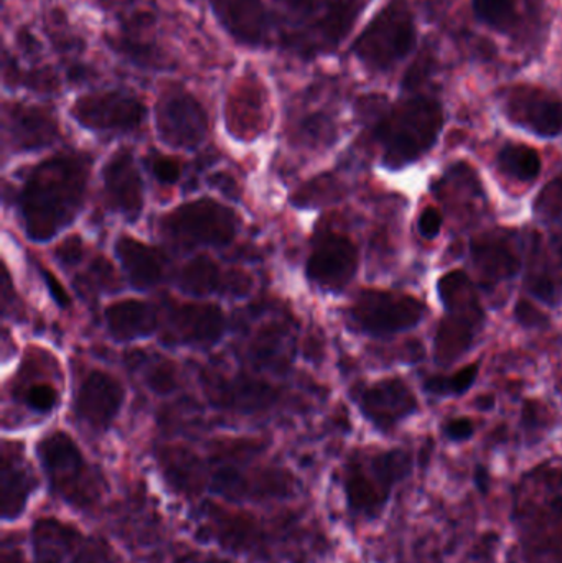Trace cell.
<instances>
[{
  "label": "cell",
  "mask_w": 562,
  "mask_h": 563,
  "mask_svg": "<svg viewBox=\"0 0 562 563\" xmlns=\"http://www.w3.org/2000/svg\"><path fill=\"white\" fill-rule=\"evenodd\" d=\"M518 563H562V466L540 465L511 492Z\"/></svg>",
  "instance_id": "6da1fadb"
},
{
  "label": "cell",
  "mask_w": 562,
  "mask_h": 563,
  "mask_svg": "<svg viewBox=\"0 0 562 563\" xmlns=\"http://www.w3.org/2000/svg\"><path fill=\"white\" fill-rule=\"evenodd\" d=\"M88 167L78 155H56L40 164L20 197L25 231L32 240H52L81 210Z\"/></svg>",
  "instance_id": "7a4b0ae2"
},
{
  "label": "cell",
  "mask_w": 562,
  "mask_h": 563,
  "mask_svg": "<svg viewBox=\"0 0 562 563\" xmlns=\"http://www.w3.org/2000/svg\"><path fill=\"white\" fill-rule=\"evenodd\" d=\"M444 128V111L436 99L416 96L389 111L376 125V139L389 168H403L428 154Z\"/></svg>",
  "instance_id": "3957f363"
},
{
  "label": "cell",
  "mask_w": 562,
  "mask_h": 563,
  "mask_svg": "<svg viewBox=\"0 0 562 563\" xmlns=\"http://www.w3.org/2000/svg\"><path fill=\"white\" fill-rule=\"evenodd\" d=\"M415 459L403 449L385 450L350 460L343 473L346 506L359 518H379L399 483L411 476Z\"/></svg>",
  "instance_id": "277c9868"
},
{
  "label": "cell",
  "mask_w": 562,
  "mask_h": 563,
  "mask_svg": "<svg viewBox=\"0 0 562 563\" xmlns=\"http://www.w3.org/2000/svg\"><path fill=\"white\" fill-rule=\"evenodd\" d=\"M40 462L53 493L76 509H89L99 499V486L71 437L49 433L38 443Z\"/></svg>",
  "instance_id": "5b68a950"
},
{
  "label": "cell",
  "mask_w": 562,
  "mask_h": 563,
  "mask_svg": "<svg viewBox=\"0 0 562 563\" xmlns=\"http://www.w3.org/2000/svg\"><path fill=\"white\" fill-rule=\"evenodd\" d=\"M416 29L406 0H392L353 43L352 52L366 68L386 71L415 48Z\"/></svg>",
  "instance_id": "8992f818"
},
{
  "label": "cell",
  "mask_w": 562,
  "mask_h": 563,
  "mask_svg": "<svg viewBox=\"0 0 562 563\" xmlns=\"http://www.w3.org/2000/svg\"><path fill=\"white\" fill-rule=\"evenodd\" d=\"M350 313L360 330L373 336H388L418 327L426 317V305L408 294L365 290Z\"/></svg>",
  "instance_id": "52a82bcc"
},
{
  "label": "cell",
  "mask_w": 562,
  "mask_h": 563,
  "mask_svg": "<svg viewBox=\"0 0 562 563\" xmlns=\"http://www.w3.org/2000/svg\"><path fill=\"white\" fill-rule=\"evenodd\" d=\"M236 224L233 210L208 198L181 205L164 221L165 231L180 243L210 246L230 243L236 233Z\"/></svg>",
  "instance_id": "ba28073f"
},
{
  "label": "cell",
  "mask_w": 562,
  "mask_h": 563,
  "mask_svg": "<svg viewBox=\"0 0 562 563\" xmlns=\"http://www.w3.org/2000/svg\"><path fill=\"white\" fill-rule=\"evenodd\" d=\"M155 128L161 141L170 147L195 148L207 137V111L187 89L172 86L155 104Z\"/></svg>",
  "instance_id": "9c48e42d"
},
{
  "label": "cell",
  "mask_w": 562,
  "mask_h": 563,
  "mask_svg": "<svg viewBox=\"0 0 562 563\" xmlns=\"http://www.w3.org/2000/svg\"><path fill=\"white\" fill-rule=\"evenodd\" d=\"M145 112L141 99L121 89L81 96L71 108L78 124L99 132L134 131L144 121Z\"/></svg>",
  "instance_id": "30bf717a"
},
{
  "label": "cell",
  "mask_w": 562,
  "mask_h": 563,
  "mask_svg": "<svg viewBox=\"0 0 562 563\" xmlns=\"http://www.w3.org/2000/svg\"><path fill=\"white\" fill-rule=\"evenodd\" d=\"M360 10L362 5L356 0H330L323 12L304 32L284 36V43L300 56L335 48L353 29Z\"/></svg>",
  "instance_id": "8fae6325"
},
{
  "label": "cell",
  "mask_w": 562,
  "mask_h": 563,
  "mask_svg": "<svg viewBox=\"0 0 562 563\" xmlns=\"http://www.w3.org/2000/svg\"><path fill=\"white\" fill-rule=\"evenodd\" d=\"M211 12L221 29L250 48L271 45L274 19L263 0H211Z\"/></svg>",
  "instance_id": "7c38bea8"
},
{
  "label": "cell",
  "mask_w": 562,
  "mask_h": 563,
  "mask_svg": "<svg viewBox=\"0 0 562 563\" xmlns=\"http://www.w3.org/2000/svg\"><path fill=\"white\" fill-rule=\"evenodd\" d=\"M356 271L359 250L350 238L339 233L323 234L307 261V276L329 290L345 288Z\"/></svg>",
  "instance_id": "4fadbf2b"
},
{
  "label": "cell",
  "mask_w": 562,
  "mask_h": 563,
  "mask_svg": "<svg viewBox=\"0 0 562 563\" xmlns=\"http://www.w3.org/2000/svg\"><path fill=\"white\" fill-rule=\"evenodd\" d=\"M360 406L366 419L383 432H392L419 409L411 387L398 377L373 384L362 394Z\"/></svg>",
  "instance_id": "5bb4252c"
},
{
  "label": "cell",
  "mask_w": 562,
  "mask_h": 563,
  "mask_svg": "<svg viewBox=\"0 0 562 563\" xmlns=\"http://www.w3.org/2000/svg\"><path fill=\"white\" fill-rule=\"evenodd\" d=\"M507 112L515 124L540 137H557L562 132V101L541 89H515L508 98Z\"/></svg>",
  "instance_id": "9a60e30c"
},
{
  "label": "cell",
  "mask_w": 562,
  "mask_h": 563,
  "mask_svg": "<svg viewBox=\"0 0 562 563\" xmlns=\"http://www.w3.org/2000/svg\"><path fill=\"white\" fill-rule=\"evenodd\" d=\"M124 402V389L121 384L102 371H92L76 399V413L88 426L96 430H104L121 410Z\"/></svg>",
  "instance_id": "2e32d148"
},
{
  "label": "cell",
  "mask_w": 562,
  "mask_h": 563,
  "mask_svg": "<svg viewBox=\"0 0 562 563\" xmlns=\"http://www.w3.org/2000/svg\"><path fill=\"white\" fill-rule=\"evenodd\" d=\"M472 263L487 285L511 280L521 271V260L505 233H485L471 243Z\"/></svg>",
  "instance_id": "e0dca14e"
},
{
  "label": "cell",
  "mask_w": 562,
  "mask_h": 563,
  "mask_svg": "<svg viewBox=\"0 0 562 563\" xmlns=\"http://www.w3.org/2000/svg\"><path fill=\"white\" fill-rule=\"evenodd\" d=\"M102 175L109 203L129 220H137L144 207V185L131 154L122 151L112 155Z\"/></svg>",
  "instance_id": "ac0fdd59"
},
{
  "label": "cell",
  "mask_w": 562,
  "mask_h": 563,
  "mask_svg": "<svg viewBox=\"0 0 562 563\" xmlns=\"http://www.w3.org/2000/svg\"><path fill=\"white\" fill-rule=\"evenodd\" d=\"M36 479L29 463L15 446H3L2 468H0V499L2 518L13 521L20 518L29 505L30 496L35 492Z\"/></svg>",
  "instance_id": "d6986e66"
},
{
  "label": "cell",
  "mask_w": 562,
  "mask_h": 563,
  "mask_svg": "<svg viewBox=\"0 0 562 563\" xmlns=\"http://www.w3.org/2000/svg\"><path fill=\"white\" fill-rule=\"evenodd\" d=\"M5 129L13 147L20 151L46 147L58 135V124L49 112L19 102L5 106Z\"/></svg>",
  "instance_id": "ffe728a7"
},
{
  "label": "cell",
  "mask_w": 562,
  "mask_h": 563,
  "mask_svg": "<svg viewBox=\"0 0 562 563\" xmlns=\"http://www.w3.org/2000/svg\"><path fill=\"white\" fill-rule=\"evenodd\" d=\"M172 327L185 343H214L223 334V311L218 305L185 303L172 311Z\"/></svg>",
  "instance_id": "44dd1931"
},
{
  "label": "cell",
  "mask_w": 562,
  "mask_h": 563,
  "mask_svg": "<svg viewBox=\"0 0 562 563\" xmlns=\"http://www.w3.org/2000/svg\"><path fill=\"white\" fill-rule=\"evenodd\" d=\"M78 529L55 518H43L32 528L33 563H65L79 544Z\"/></svg>",
  "instance_id": "7402d4cb"
},
{
  "label": "cell",
  "mask_w": 562,
  "mask_h": 563,
  "mask_svg": "<svg viewBox=\"0 0 562 563\" xmlns=\"http://www.w3.org/2000/svg\"><path fill=\"white\" fill-rule=\"evenodd\" d=\"M484 321L461 314L445 313L438 327L434 340V357L439 366H451L461 360L477 338Z\"/></svg>",
  "instance_id": "603a6c76"
},
{
  "label": "cell",
  "mask_w": 562,
  "mask_h": 563,
  "mask_svg": "<svg viewBox=\"0 0 562 563\" xmlns=\"http://www.w3.org/2000/svg\"><path fill=\"white\" fill-rule=\"evenodd\" d=\"M115 253L134 287L144 290V288L154 287L162 279L164 263L154 247L134 238L124 236L115 244Z\"/></svg>",
  "instance_id": "cb8c5ba5"
},
{
  "label": "cell",
  "mask_w": 562,
  "mask_h": 563,
  "mask_svg": "<svg viewBox=\"0 0 562 563\" xmlns=\"http://www.w3.org/2000/svg\"><path fill=\"white\" fill-rule=\"evenodd\" d=\"M106 321L112 336L129 341L154 333L157 328V313L145 301L128 298L115 301L106 310Z\"/></svg>",
  "instance_id": "d4e9b609"
},
{
  "label": "cell",
  "mask_w": 562,
  "mask_h": 563,
  "mask_svg": "<svg viewBox=\"0 0 562 563\" xmlns=\"http://www.w3.org/2000/svg\"><path fill=\"white\" fill-rule=\"evenodd\" d=\"M439 298L444 305L445 313L462 314L485 321V311L478 298L474 282L462 271H452L439 279Z\"/></svg>",
  "instance_id": "484cf974"
},
{
  "label": "cell",
  "mask_w": 562,
  "mask_h": 563,
  "mask_svg": "<svg viewBox=\"0 0 562 563\" xmlns=\"http://www.w3.org/2000/svg\"><path fill=\"white\" fill-rule=\"evenodd\" d=\"M165 478L177 492L197 495L205 485V470L200 459L184 449L164 450L161 455Z\"/></svg>",
  "instance_id": "4316f807"
},
{
  "label": "cell",
  "mask_w": 562,
  "mask_h": 563,
  "mask_svg": "<svg viewBox=\"0 0 562 563\" xmlns=\"http://www.w3.org/2000/svg\"><path fill=\"white\" fill-rule=\"evenodd\" d=\"M497 165L502 174L524 184L537 180L541 174L540 154L530 145H505L498 154Z\"/></svg>",
  "instance_id": "83f0119b"
},
{
  "label": "cell",
  "mask_w": 562,
  "mask_h": 563,
  "mask_svg": "<svg viewBox=\"0 0 562 563\" xmlns=\"http://www.w3.org/2000/svg\"><path fill=\"white\" fill-rule=\"evenodd\" d=\"M104 42L109 48L114 49L119 55L128 58L132 65L141 66L145 69H155V71H164L170 69L167 56L161 53L157 46L151 43L135 42L131 36H104Z\"/></svg>",
  "instance_id": "f1b7e54d"
},
{
  "label": "cell",
  "mask_w": 562,
  "mask_h": 563,
  "mask_svg": "<svg viewBox=\"0 0 562 563\" xmlns=\"http://www.w3.org/2000/svg\"><path fill=\"white\" fill-rule=\"evenodd\" d=\"M180 288L190 295H208L220 285V269L208 256H198L185 264L178 277Z\"/></svg>",
  "instance_id": "f546056e"
},
{
  "label": "cell",
  "mask_w": 562,
  "mask_h": 563,
  "mask_svg": "<svg viewBox=\"0 0 562 563\" xmlns=\"http://www.w3.org/2000/svg\"><path fill=\"white\" fill-rule=\"evenodd\" d=\"M478 367H481L478 364H469L452 376L429 377L425 380V390L439 397L462 396L477 380Z\"/></svg>",
  "instance_id": "4dcf8cb0"
},
{
  "label": "cell",
  "mask_w": 562,
  "mask_h": 563,
  "mask_svg": "<svg viewBox=\"0 0 562 563\" xmlns=\"http://www.w3.org/2000/svg\"><path fill=\"white\" fill-rule=\"evenodd\" d=\"M475 15L498 32H505L517 20V0H472Z\"/></svg>",
  "instance_id": "1f68e13d"
},
{
  "label": "cell",
  "mask_w": 562,
  "mask_h": 563,
  "mask_svg": "<svg viewBox=\"0 0 562 563\" xmlns=\"http://www.w3.org/2000/svg\"><path fill=\"white\" fill-rule=\"evenodd\" d=\"M213 525L217 526L218 541L227 548L246 549L253 545L256 539V529L247 519L218 516Z\"/></svg>",
  "instance_id": "d6a6232c"
},
{
  "label": "cell",
  "mask_w": 562,
  "mask_h": 563,
  "mask_svg": "<svg viewBox=\"0 0 562 563\" xmlns=\"http://www.w3.org/2000/svg\"><path fill=\"white\" fill-rule=\"evenodd\" d=\"M535 213L543 223L562 230V177L554 178L535 200Z\"/></svg>",
  "instance_id": "836d02e7"
},
{
  "label": "cell",
  "mask_w": 562,
  "mask_h": 563,
  "mask_svg": "<svg viewBox=\"0 0 562 563\" xmlns=\"http://www.w3.org/2000/svg\"><path fill=\"white\" fill-rule=\"evenodd\" d=\"M527 288L533 297L548 305H557L560 301L561 290L558 287L557 277L544 264L531 261L530 273L527 277Z\"/></svg>",
  "instance_id": "e575fe53"
},
{
  "label": "cell",
  "mask_w": 562,
  "mask_h": 563,
  "mask_svg": "<svg viewBox=\"0 0 562 563\" xmlns=\"http://www.w3.org/2000/svg\"><path fill=\"white\" fill-rule=\"evenodd\" d=\"M58 394L49 384H33L25 394V404L35 412H49L56 406Z\"/></svg>",
  "instance_id": "d590c367"
},
{
  "label": "cell",
  "mask_w": 562,
  "mask_h": 563,
  "mask_svg": "<svg viewBox=\"0 0 562 563\" xmlns=\"http://www.w3.org/2000/svg\"><path fill=\"white\" fill-rule=\"evenodd\" d=\"M515 317H517L518 323L525 328H544L550 323V318L525 298L518 300L517 307H515Z\"/></svg>",
  "instance_id": "8d00e7d4"
},
{
  "label": "cell",
  "mask_w": 562,
  "mask_h": 563,
  "mask_svg": "<svg viewBox=\"0 0 562 563\" xmlns=\"http://www.w3.org/2000/svg\"><path fill=\"white\" fill-rule=\"evenodd\" d=\"M152 172L162 184H175L180 178V164L175 158L157 155L152 161Z\"/></svg>",
  "instance_id": "74e56055"
},
{
  "label": "cell",
  "mask_w": 562,
  "mask_h": 563,
  "mask_svg": "<svg viewBox=\"0 0 562 563\" xmlns=\"http://www.w3.org/2000/svg\"><path fill=\"white\" fill-rule=\"evenodd\" d=\"M148 386L155 393L167 394L175 387V373L170 364H161L148 374Z\"/></svg>",
  "instance_id": "f35d334b"
},
{
  "label": "cell",
  "mask_w": 562,
  "mask_h": 563,
  "mask_svg": "<svg viewBox=\"0 0 562 563\" xmlns=\"http://www.w3.org/2000/svg\"><path fill=\"white\" fill-rule=\"evenodd\" d=\"M442 228V214L438 208L428 207L425 211H422L421 217L418 220V230L422 236L428 238V240H434L439 233H441Z\"/></svg>",
  "instance_id": "ab89813d"
},
{
  "label": "cell",
  "mask_w": 562,
  "mask_h": 563,
  "mask_svg": "<svg viewBox=\"0 0 562 563\" xmlns=\"http://www.w3.org/2000/svg\"><path fill=\"white\" fill-rule=\"evenodd\" d=\"M474 433V422L467 417L449 420L444 426V435L452 442H465V440L472 439Z\"/></svg>",
  "instance_id": "60d3db41"
},
{
  "label": "cell",
  "mask_w": 562,
  "mask_h": 563,
  "mask_svg": "<svg viewBox=\"0 0 562 563\" xmlns=\"http://www.w3.org/2000/svg\"><path fill=\"white\" fill-rule=\"evenodd\" d=\"M277 3L289 10V12L296 13V15L312 16L319 15L320 10L327 7L326 0H276Z\"/></svg>",
  "instance_id": "b9f144b4"
},
{
  "label": "cell",
  "mask_w": 562,
  "mask_h": 563,
  "mask_svg": "<svg viewBox=\"0 0 562 563\" xmlns=\"http://www.w3.org/2000/svg\"><path fill=\"white\" fill-rule=\"evenodd\" d=\"M56 257L62 261L65 266H73L78 263L81 257V240L76 236L68 238L56 247Z\"/></svg>",
  "instance_id": "7bdbcfd3"
},
{
  "label": "cell",
  "mask_w": 562,
  "mask_h": 563,
  "mask_svg": "<svg viewBox=\"0 0 562 563\" xmlns=\"http://www.w3.org/2000/svg\"><path fill=\"white\" fill-rule=\"evenodd\" d=\"M43 277H45L46 285H48L49 291H52L56 303L62 305V307L69 305L68 294H66L65 288L62 287V284H59L58 279H56L53 274L46 273V271H43Z\"/></svg>",
  "instance_id": "ee69618b"
},
{
  "label": "cell",
  "mask_w": 562,
  "mask_h": 563,
  "mask_svg": "<svg viewBox=\"0 0 562 563\" xmlns=\"http://www.w3.org/2000/svg\"><path fill=\"white\" fill-rule=\"evenodd\" d=\"M73 563H108L106 562V555L102 554L99 549L88 548L86 551H82L81 555L76 558V561Z\"/></svg>",
  "instance_id": "f6af8a7d"
},
{
  "label": "cell",
  "mask_w": 562,
  "mask_h": 563,
  "mask_svg": "<svg viewBox=\"0 0 562 563\" xmlns=\"http://www.w3.org/2000/svg\"><path fill=\"white\" fill-rule=\"evenodd\" d=\"M553 250L557 253L558 260H560L562 266V233L554 234L553 238Z\"/></svg>",
  "instance_id": "bcb514c9"
},
{
  "label": "cell",
  "mask_w": 562,
  "mask_h": 563,
  "mask_svg": "<svg viewBox=\"0 0 562 563\" xmlns=\"http://www.w3.org/2000/svg\"><path fill=\"white\" fill-rule=\"evenodd\" d=\"M478 407H481L482 410L492 409V407L495 406V397L494 396H484L478 399Z\"/></svg>",
  "instance_id": "7dc6e473"
},
{
  "label": "cell",
  "mask_w": 562,
  "mask_h": 563,
  "mask_svg": "<svg viewBox=\"0 0 562 563\" xmlns=\"http://www.w3.org/2000/svg\"><path fill=\"white\" fill-rule=\"evenodd\" d=\"M201 563H231V562L223 561V559L211 558V559H207V561L201 562Z\"/></svg>",
  "instance_id": "c3c4849f"
},
{
  "label": "cell",
  "mask_w": 562,
  "mask_h": 563,
  "mask_svg": "<svg viewBox=\"0 0 562 563\" xmlns=\"http://www.w3.org/2000/svg\"><path fill=\"white\" fill-rule=\"evenodd\" d=\"M188 2H195V0H188Z\"/></svg>",
  "instance_id": "681fc988"
}]
</instances>
